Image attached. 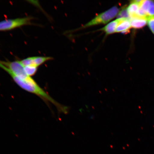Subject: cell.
Returning <instances> with one entry per match:
<instances>
[{
    "instance_id": "cell-1",
    "label": "cell",
    "mask_w": 154,
    "mask_h": 154,
    "mask_svg": "<svg viewBox=\"0 0 154 154\" xmlns=\"http://www.w3.org/2000/svg\"><path fill=\"white\" fill-rule=\"evenodd\" d=\"M120 9L117 6H114L108 10L98 15L86 24L82 28H86L100 24H107L117 17Z\"/></svg>"
},
{
    "instance_id": "cell-2",
    "label": "cell",
    "mask_w": 154,
    "mask_h": 154,
    "mask_svg": "<svg viewBox=\"0 0 154 154\" xmlns=\"http://www.w3.org/2000/svg\"><path fill=\"white\" fill-rule=\"evenodd\" d=\"M33 18L31 17L6 19L0 22V31L10 30L20 27L32 24Z\"/></svg>"
},
{
    "instance_id": "cell-3",
    "label": "cell",
    "mask_w": 154,
    "mask_h": 154,
    "mask_svg": "<svg viewBox=\"0 0 154 154\" xmlns=\"http://www.w3.org/2000/svg\"><path fill=\"white\" fill-rule=\"evenodd\" d=\"M139 5L140 8L146 13L148 18L154 17V1H141Z\"/></svg>"
},
{
    "instance_id": "cell-4",
    "label": "cell",
    "mask_w": 154,
    "mask_h": 154,
    "mask_svg": "<svg viewBox=\"0 0 154 154\" xmlns=\"http://www.w3.org/2000/svg\"><path fill=\"white\" fill-rule=\"evenodd\" d=\"M116 32H128L131 28L130 19L119 18Z\"/></svg>"
},
{
    "instance_id": "cell-5",
    "label": "cell",
    "mask_w": 154,
    "mask_h": 154,
    "mask_svg": "<svg viewBox=\"0 0 154 154\" xmlns=\"http://www.w3.org/2000/svg\"><path fill=\"white\" fill-rule=\"evenodd\" d=\"M118 23L119 19H117L109 23L100 30L105 32L106 35H109L115 33Z\"/></svg>"
},
{
    "instance_id": "cell-6",
    "label": "cell",
    "mask_w": 154,
    "mask_h": 154,
    "mask_svg": "<svg viewBox=\"0 0 154 154\" xmlns=\"http://www.w3.org/2000/svg\"><path fill=\"white\" fill-rule=\"evenodd\" d=\"M147 19L138 18L130 19L131 27L136 29L143 28L147 25Z\"/></svg>"
},
{
    "instance_id": "cell-7",
    "label": "cell",
    "mask_w": 154,
    "mask_h": 154,
    "mask_svg": "<svg viewBox=\"0 0 154 154\" xmlns=\"http://www.w3.org/2000/svg\"><path fill=\"white\" fill-rule=\"evenodd\" d=\"M140 8L139 5L135 2L134 1L131 2L127 8L130 19L138 18L137 13Z\"/></svg>"
},
{
    "instance_id": "cell-8",
    "label": "cell",
    "mask_w": 154,
    "mask_h": 154,
    "mask_svg": "<svg viewBox=\"0 0 154 154\" xmlns=\"http://www.w3.org/2000/svg\"><path fill=\"white\" fill-rule=\"evenodd\" d=\"M53 58L51 57H33L34 65L37 67L43 64L47 61L51 60Z\"/></svg>"
},
{
    "instance_id": "cell-9",
    "label": "cell",
    "mask_w": 154,
    "mask_h": 154,
    "mask_svg": "<svg viewBox=\"0 0 154 154\" xmlns=\"http://www.w3.org/2000/svg\"><path fill=\"white\" fill-rule=\"evenodd\" d=\"M24 70L28 75L31 77L36 74L38 70V67L35 65L24 67Z\"/></svg>"
},
{
    "instance_id": "cell-10",
    "label": "cell",
    "mask_w": 154,
    "mask_h": 154,
    "mask_svg": "<svg viewBox=\"0 0 154 154\" xmlns=\"http://www.w3.org/2000/svg\"><path fill=\"white\" fill-rule=\"evenodd\" d=\"M128 7H123L122 9L119 11V12L117 14V19L119 18H127L130 19L128 11Z\"/></svg>"
},
{
    "instance_id": "cell-11",
    "label": "cell",
    "mask_w": 154,
    "mask_h": 154,
    "mask_svg": "<svg viewBox=\"0 0 154 154\" xmlns=\"http://www.w3.org/2000/svg\"><path fill=\"white\" fill-rule=\"evenodd\" d=\"M20 61L21 63L24 67L34 65L33 62V57H28Z\"/></svg>"
},
{
    "instance_id": "cell-12",
    "label": "cell",
    "mask_w": 154,
    "mask_h": 154,
    "mask_svg": "<svg viewBox=\"0 0 154 154\" xmlns=\"http://www.w3.org/2000/svg\"><path fill=\"white\" fill-rule=\"evenodd\" d=\"M147 23L150 29L154 34V17L148 18Z\"/></svg>"
}]
</instances>
